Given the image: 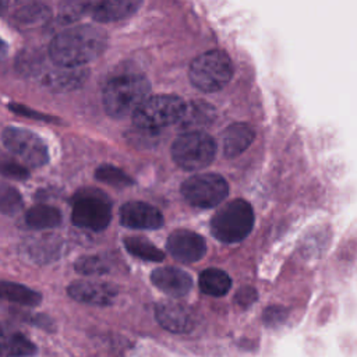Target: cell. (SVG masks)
<instances>
[{"label": "cell", "mask_w": 357, "mask_h": 357, "mask_svg": "<svg viewBox=\"0 0 357 357\" xmlns=\"http://www.w3.org/2000/svg\"><path fill=\"white\" fill-rule=\"evenodd\" d=\"M151 280L159 290L172 297L185 296L192 287L191 276L187 272L172 266L155 269L151 275Z\"/></svg>", "instance_id": "obj_15"}, {"label": "cell", "mask_w": 357, "mask_h": 357, "mask_svg": "<svg viewBox=\"0 0 357 357\" xmlns=\"http://www.w3.org/2000/svg\"><path fill=\"white\" fill-rule=\"evenodd\" d=\"M7 49H8L7 43L0 38V59H1V57H4V56L7 54Z\"/></svg>", "instance_id": "obj_34"}, {"label": "cell", "mask_w": 357, "mask_h": 357, "mask_svg": "<svg viewBox=\"0 0 357 357\" xmlns=\"http://www.w3.org/2000/svg\"><path fill=\"white\" fill-rule=\"evenodd\" d=\"M112 204L109 198L98 190H82L73 199L71 220L75 226L100 231L110 223Z\"/></svg>", "instance_id": "obj_8"}, {"label": "cell", "mask_w": 357, "mask_h": 357, "mask_svg": "<svg viewBox=\"0 0 357 357\" xmlns=\"http://www.w3.org/2000/svg\"><path fill=\"white\" fill-rule=\"evenodd\" d=\"M255 131L245 123H234L223 134V152L227 158L243 153L254 141Z\"/></svg>", "instance_id": "obj_18"}, {"label": "cell", "mask_w": 357, "mask_h": 357, "mask_svg": "<svg viewBox=\"0 0 357 357\" xmlns=\"http://www.w3.org/2000/svg\"><path fill=\"white\" fill-rule=\"evenodd\" d=\"M67 293L71 298L79 303L92 305H109L117 296V289L103 282L77 280L67 287Z\"/></svg>", "instance_id": "obj_14"}, {"label": "cell", "mask_w": 357, "mask_h": 357, "mask_svg": "<svg viewBox=\"0 0 357 357\" xmlns=\"http://www.w3.org/2000/svg\"><path fill=\"white\" fill-rule=\"evenodd\" d=\"M0 174L15 180H26L29 172L11 156L0 153Z\"/></svg>", "instance_id": "obj_30"}, {"label": "cell", "mask_w": 357, "mask_h": 357, "mask_svg": "<svg viewBox=\"0 0 357 357\" xmlns=\"http://www.w3.org/2000/svg\"><path fill=\"white\" fill-rule=\"evenodd\" d=\"M0 298L28 307L38 305L42 301L40 293L24 284L7 280H0Z\"/></svg>", "instance_id": "obj_22"}, {"label": "cell", "mask_w": 357, "mask_h": 357, "mask_svg": "<svg viewBox=\"0 0 357 357\" xmlns=\"http://www.w3.org/2000/svg\"><path fill=\"white\" fill-rule=\"evenodd\" d=\"M91 7H92V3H88V1L64 3L61 4L59 15L63 22H73L81 18L84 14H89Z\"/></svg>", "instance_id": "obj_29"}, {"label": "cell", "mask_w": 357, "mask_h": 357, "mask_svg": "<svg viewBox=\"0 0 357 357\" xmlns=\"http://www.w3.org/2000/svg\"><path fill=\"white\" fill-rule=\"evenodd\" d=\"M7 6H8V4H7L6 1H0V15H1V14L6 11Z\"/></svg>", "instance_id": "obj_35"}, {"label": "cell", "mask_w": 357, "mask_h": 357, "mask_svg": "<svg viewBox=\"0 0 357 357\" xmlns=\"http://www.w3.org/2000/svg\"><path fill=\"white\" fill-rule=\"evenodd\" d=\"M124 245L130 254L145 261L160 262L165 258V254L158 247L142 237H127L124 238Z\"/></svg>", "instance_id": "obj_24"}, {"label": "cell", "mask_w": 357, "mask_h": 357, "mask_svg": "<svg viewBox=\"0 0 357 357\" xmlns=\"http://www.w3.org/2000/svg\"><path fill=\"white\" fill-rule=\"evenodd\" d=\"M286 319V311L280 307H269L264 312V321L266 325L276 326Z\"/></svg>", "instance_id": "obj_32"}, {"label": "cell", "mask_w": 357, "mask_h": 357, "mask_svg": "<svg viewBox=\"0 0 357 357\" xmlns=\"http://www.w3.org/2000/svg\"><path fill=\"white\" fill-rule=\"evenodd\" d=\"M120 222L130 229L153 230L163 225V216L158 208L146 202L130 201L120 209Z\"/></svg>", "instance_id": "obj_13"}, {"label": "cell", "mask_w": 357, "mask_h": 357, "mask_svg": "<svg viewBox=\"0 0 357 357\" xmlns=\"http://www.w3.org/2000/svg\"><path fill=\"white\" fill-rule=\"evenodd\" d=\"M17 67L24 75L33 77L40 85L56 92H66L79 88L88 77L86 68H70L59 66L52 60H46L42 53L35 50L21 54Z\"/></svg>", "instance_id": "obj_2"}, {"label": "cell", "mask_w": 357, "mask_h": 357, "mask_svg": "<svg viewBox=\"0 0 357 357\" xmlns=\"http://www.w3.org/2000/svg\"><path fill=\"white\" fill-rule=\"evenodd\" d=\"M50 15L52 11L47 6L42 3H29L14 13L13 21L21 29H32L46 24Z\"/></svg>", "instance_id": "obj_20"}, {"label": "cell", "mask_w": 357, "mask_h": 357, "mask_svg": "<svg viewBox=\"0 0 357 357\" xmlns=\"http://www.w3.org/2000/svg\"><path fill=\"white\" fill-rule=\"evenodd\" d=\"M213 109L206 103H191L185 107V113L181 119V121L185 123V127H194V126H204L206 121H211L213 117Z\"/></svg>", "instance_id": "obj_26"}, {"label": "cell", "mask_w": 357, "mask_h": 357, "mask_svg": "<svg viewBox=\"0 0 357 357\" xmlns=\"http://www.w3.org/2000/svg\"><path fill=\"white\" fill-rule=\"evenodd\" d=\"M10 109L14 112V113H18V114H22V116H26V117H35V119H42V120H54L53 117H49L46 114H42V113H38L35 110H31L22 105H17V103H11L10 105Z\"/></svg>", "instance_id": "obj_33"}, {"label": "cell", "mask_w": 357, "mask_h": 357, "mask_svg": "<svg viewBox=\"0 0 357 357\" xmlns=\"http://www.w3.org/2000/svg\"><path fill=\"white\" fill-rule=\"evenodd\" d=\"M215 153L213 138L197 130L180 134L172 144L173 160L185 170H202L212 163Z\"/></svg>", "instance_id": "obj_7"}, {"label": "cell", "mask_w": 357, "mask_h": 357, "mask_svg": "<svg viewBox=\"0 0 357 357\" xmlns=\"http://www.w3.org/2000/svg\"><path fill=\"white\" fill-rule=\"evenodd\" d=\"M95 177L105 183V184H109V185H113V187H119V188H123V187H128L131 185L134 181L132 178L126 174L121 169L116 167V166H112V165H102L99 166L96 170H95Z\"/></svg>", "instance_id": "obj_25"}, {"label": "cell", "mask_w": 357, "mask_h": 357, "mask_svg": "<svg viewBox=\"0 0 357 357\" xmlns=\"http://www.w3.org/2000/svg\"><path fill=\"white\" fill-rule=\"evenodd\" d=\"M233 63L223 50H209L192 60L188 77L202 92H216L225 88L233 77Z\"/></svg>", "instance_id": "obj_6"}, {"label": "cell", "mask_w": 357, "mask_h": 357, "mask_svg": "<svg viewBox=\"0 0 357 357\" xmlns=\"http://www.w3.org/2000/svg\"><path fill=\"white\" fill-rule=\"evenodd\" d=\"M141 6L138 0H107L92 3L91 17L99 22H112L127 18Z\"/></svg>", "instance_id": "obj_16"}, {"label": "cell", "mask_w": 357, "mask_h": 357, "mask_svg": "<svg viewBox=\"0 0 357 357\" xmlns=\"http://www.w3.org/2000/svg\"><path fill=\"white\" fill-rule=\"evenodd\" d=\"M61 248L60 238L54 236H42V237H32L24 243V252L31 258L33 262H49L57 258L59 251Z\"/></svg>", "instance_id": "obj_19"}, {"label": "cell", "mask_w": 357, "mask_h": 357, "mask_svg": "<svg viewBox=\"0 0 357 357\" xmlns=\"http://www.w3.org/2000/svg\"><path fill=\"white\" fill-rule=\"evenodd\" d=\"M151 84L141 74H121L112 78L102 93L103 107L110 117L123 119L134 112L149 96Z\"/></svg>", "instance_id": "obj_3"}, {"label": "cell", "mask_w": 357, "mask_h": 357, "mask_svg": "<svg viewBox=\"0 0 357 357\" xmlns=\"http://www.w3.org/2000/svg\"><path fill=\"white\" fill-rule=\"evenodd\" d=\"M106 32L95 25H77L56 35L49 45V57L53 63L78 68L103 53Z\"/></svg>", "instance_id": "obj_1"}, {"label": "cell", "mask_w": 357, "mask_h": 357, "mask_svg": "<svg viewBox=\"0 0 357 357\" xmlns=\"http://www.w3.org/2000/svg\"><path fill=\"white\" fill-rule=\"evenodd\" d=\"M159 325L173 333H188L194 329L195 319L191 310L176 301H162L155 308Z\"/></svg>", "instance_id": "obj_12"}, {"label": "cell", "mask_w": 357, "mask_h": 357, "mask_svg": "<svg viewBox=\"0 0 357 357\" xmlns=\"http://www.w3.org/2000/svg\"><path fill=\"white\" fill-rule=\"evenodd\" d=\"M25 223L31 229H52L61 223V213L50 205H36L25 215Z\"/></svg>", "instance_id": "obj_23"}, {"label": "cell", "mask_w": 357, "mask_h": 357, "mask_svg": "<svg viewBox=\"0 0 357 357\" xmlns=\"http://www.w3.org/2000/svg\"><path fill=\"white\" fill-rule=\"evenodd\" d=\"M229 194V184L216 173H199L181 184L184 199L198 208H213Z\"/></svg>", "instance_id": "obj_9"}, {"label": "cell", "mask_w": 357, "mask_h": 357, "mask_svg": "<svg viewBox=\"0 0 357 357\" xmlns=\"http://www.w3.org/2000/svg\"><path fill=\"white\" fill-rule=\"evenodd\" d=\"M255 300H257V291H255L254 287H250V286L243 287L241 290H238V291L236 293V297H234V301H236L240 307H243V308L250 307L251 304L255 303Z\"/></svg>", "instance_id": "obj_31"}, {"label": "cell", "mask_w": 357, "mask_h": 357, "mask_svg": "<svg viewBox=\"0 0 357 357\" xmlns=\"http://www.w3.org/2000/svg\"><path fill=\"white\" fill-rule=\"evenodd\" d=\"M35 344L20 331L0 325V356L28 357L35 353Z\"/></svg>", "instance_id": "obj_17"}, {"label": "cell", "mask_w": 357, "mask_h": 357, "mask_svg": "<svg viewBox=\"0 0 357 357\" xmlns=\"http://www.w3.org/2000/svg\"><path fill=\"white\" fill-rule=\"evenodd\" d=\"M22 208L21 194L4 181H0V212L14 215Z\"/></svg>", "instance_id": "obj_27"}, {"label": "cell", "mask_w": 357, "mask_h": 357, "mask_svg": "<svg viewBox=\"0 0 357 357\" xmlns=\"http://www.w3.org/2000/svg\"><path fill=\"white\" fill-rule=\"evenodd\" d=\"M254 226V211L244 199L223 204L211 219V233L222 243H237L245 238Z\"/></svg>", "instance_id": "obj_5"}, {"label": "cell", "mask_w": 357, "mask_h": 357, "mask_svg": "<svg viewBox=\"0 0 357 357\" xmlns=\"http://www.w3.org/2000/svg\"><path fill=\"white\" fill-rule=\"evenodd\" d=\"M166 247L174 259L187 264L199 261L206 251L205 240L198 233L185 229L174 230L169 236Z\"/></svg>", "instance_id": "obj_11"}, {"label": "cell", "mask_w": 357, "mask_h": 357, "mask_svg": "<svg viewBox=\"0 0 357 357\" xmlns=\"http://www.w3.org/2000/svg\"><path fill=\"white\" fill-rule=\"evenodd\" d=\"M185 107V102L176 95L148 96L134 112L132 121L139 130L158 132L160 128L181 121Z\"/></svg>", "instance_id": "obj_4"}, {"label": "cell", "mask_w": 357, "mask_h": 357, "mask_svg": "<svg viewBox=\"0 0 357 357\" xmlns=\"http://www.w3.org/2000/svg\"><path fill=\"white\" fill-rule=\"evenodd\" d=\"M75 271L81 275L86 276H95V275H103L109 272V264L98 257V255H91V257H82L78 261H75Z\"/></svg>", "instance_id": "obj_28"}, {"label": "cell", "mask_w": 357, "mask_h": 357, "mask_svg": "<svg viewBox=\"0 0 357 357\" xmlns=\"http://www.w3.org/2000/svg\"><path fill=\"white\" fill-rule=\"evenodd\" d=\"M4 146L21 158L31 167H40L49 162V151L43 139L25 128L7 127L1 132Z\"/></svg>", "instance_id": "obj_10"}, {"label": "cell", "mask_w": 357, "mask_h": 357, "mask_svg": "<svg viewBox=\"0 0 357 357\" xmlns=\"http://www.w3.org/2000/svg\"><path fill=\"white\" fill-rule=\"evenodd\" d=\"M198 284L202 293L213 297H220L230 290L231 279L225 271L218 268H209L199 275Z\"/></svg>", "instance_id": "obj_21"}]
</instances>
